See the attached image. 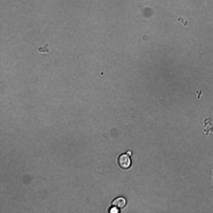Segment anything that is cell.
Returning a JSON list of instances; mask_svg holds the SVG:
<instances>
[{
	"label": "cell",
	"instance_id": "cell-4",
	"mask_svg": "<svg viewBox=\"0 0 213 213\" xmlns=\"http://www.w3.org/2000/svg\"><path fill=\"white\" fill-rule=\"evenodd\" d=\"M126 154L130 157H131L132 155V152L130 150L127 151Z\"/></svg>",
	"mask_w": 213,
	"mask_h": 213
},
{
	"label": "cell",
	"instance_id": "cell-2",
	"mask_svg": "<svg viewBox=\"0 0 213 213\" xmlns=\"http://www.w3.org/2000/svg\"><path fill=\"white\" fill-rule=\"evenodd\" d=\"M127 204L126 199L123 197H120L114 199L112 202V206L121 209L124 207Z\"/></svg>",
	"mask_w": 213,
	"mask_h": 213
},
{
	"label": "cell",
	"instance_id": "cell-1",
	"mask_svg": "<svg viewBox=\"0 0 213 213\" xmlns=\"http://www.w3.org/2000/svg\"><path fill=\"white\" fill-rule=\"evenodd\" d=\"M118 163L122 169L127 170L129 169L132 164V161L130 156L126 154L121 155L118 157Z\"/></svg>",
	"mask_w": 213,
	"mask_h": 213
},
{
	"label": "cell",
	"instance_id": "cell-3",
	"mask_svg": "<svg viewBox=\"0 0 213 213\" xmlns=\"http://www.w3.org/2000/svg\"><path fill=\"white\" fill-rule=\"evenodd\" d=\"M109 212L111 213H118L120 212V208L112 206L110 208Z\"/></svg>",
	"mask_w": 213,
	"mask_h": 213
}]
</instances>
